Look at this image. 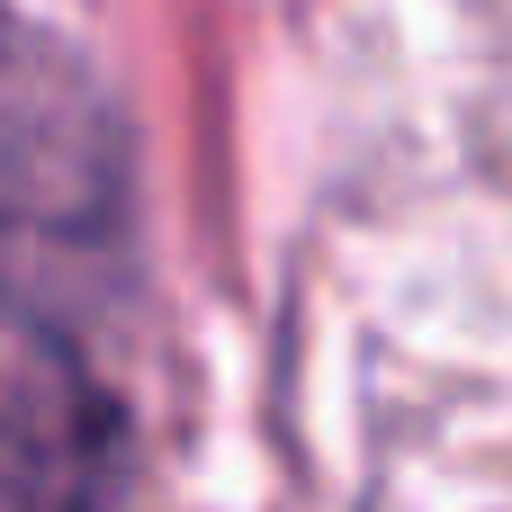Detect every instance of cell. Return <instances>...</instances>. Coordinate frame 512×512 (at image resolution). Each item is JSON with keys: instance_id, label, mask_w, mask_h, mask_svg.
<instances>
[{"instance_id": "obj_1", "label": "cell", "mask_w": 512, "mask_h": 512, "mask_svg": "<svg viewBox=\"0 0 512 512\" xmlns=\"http://www.w3.org/2000/svg\"><path fill=\"white\" fill-rule=\"evenodd\" d=\"M135 171L108 99L45 63L0 54V306L63 342L126 288Z\"/></svg>"}]
</instances>
